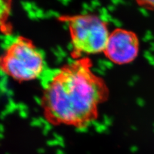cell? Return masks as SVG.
Masks as SVG:
<instances>
[{"label":"cell","instance_id":"obj_1","mask_svg":"<svg viewBox=\"0 0 154 154\" xmlns=\"http://www.w3.org/2000/svg\"><path fill=\"white\" fill-rule=\"evenodd\" d=\"M88 57H81L57 71L43 91L41 107L48 122L77 128L98 118L99 107L109 98L105 80L96 75Z\"/></svg>","mask_w":154,"mask_h":154},{"label":"cell","instance_id":"obj_2","mask_svg":"<svg viewBox=\"0 0 154 154\" xmlns=\"http://www.w3.org/2000/svg\"><path fill=\"white\" fill-rule=\"evenodd\" d=\"M59 20L67 24L72 45V56L103 53L110 35L107 24L94 14L61 16Z\"/></svg>","mask_w":154,"mask_h":154},{"label":"cell","instance_id":"obj_3","mask_svg":"<svg viewBox=\"0 0 154 154\" xmlns=\"http://www.w3.org/2000/svg\"><path fill=\"white\" fill-rule=\"evenodd\" d=\"M44 59L33 42L17 37L0 56V70L18 82L30 81L40 76Z\"/></svg>","mask_w":154,"mask_h":154},{"label":"cell","instance_id":"obj_4","mask_svg":"<svg viewBox=\"0 0 154 154\" xmlns=\"http://www.w3.org/2000/svg\"><path fill=\"white\" fill-rule=\"evenodd\" d=\"M139 41L134 32L123 28H116L110 33L103 51L113 63L123 65L131 63L138 56Z\"/></svg>","mask_w":154,"mask_h":154},{"label":"cell","instance_id":"obj_5","mask_svg":"<svg viewBox=\"0 0 154 154\" xmlns=\"http://www.w3.org/2000/svg\"><path fill=\"white\" fill-rule=\"evenodd\" d=\"M139 6L143 8L154 11V0H143L136 2Z\"/></svg>","mask_w":154,"mask_h":154}]
</instances>
